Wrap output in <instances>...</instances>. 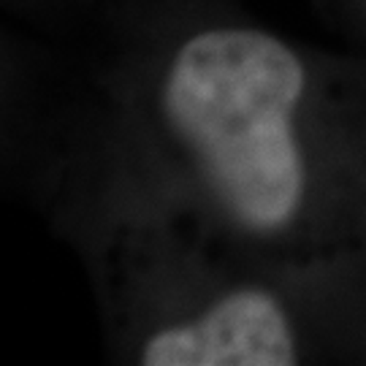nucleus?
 I'll list each match as a JSON object with an SVG mask.
<instances>
[{"mask_svg": "<svg viewBox=\"0 0 366 366\" xmlns=\"http://www.w3.org/2000/svg\"><path fill=\"white\" fill-rule=\"evenodd\" d=\"M274 30L204 19L155 44L139 122L182 196L236 249L328 282L366 255V106Z\"/></svg>", "mask_w": 366, "mask_h": 366, "instance_id": "nucleus-1", "label": "nucleus"}, {"mask_svg": "<svg viewBox=\"0 0 366 366\" xmlns=\"http://www.w3.org/2000/svg\"><path fill=\"white\" fill-rule=\"evenodd\" d=\"M198 217V214H196ZM112 247L119 334L144 366H293L315 358V280L263 266L204 217L184 236L174 220H133Z\"/></svg>", "mask_w": 366, "mask_h": 366, "instance_id": "nucleus-2", "label": "nucleus"}, {"mask_svg": "<svg viewBox=\"0 0 366 366\" xmlns=\"http://www.w3.org/2000/svg\"><path fill=\"white\" fill-rule=\"evenodd\" d=\"M361 9H364V14H366V0H361Z\"/></svg>", "mask_w": 366, "mask_h": 366, "instance_id": "nucleus-3", "label": "nucleus"}]
</instances>
